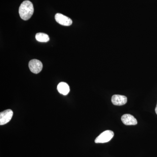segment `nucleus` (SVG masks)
<instances>
[{"mask_svg":"<svg viewBox=\"0 0 157 157\" xmlns=\"http://www.w3.org/2000/svg\"><path fill=\"white\" fill-rule=\"evenodd\" d=\"M29 68L32 73L37 74L42 71L43 65L42 62L38 59L31 60L29 64Z\"/></svg>","mask_w":157,"mask_h":157,"instance_id":"obj_3","label":"nucleus"},{"mask_svg":"<svg viewBox=\"0 0 157 157\" xmlns=\"http://www.w3.org/2000/svg\"><path fill=\"white\" fill-rule=\"evenodd\" d=\"M112 104L116 106H122L126 104L127 98L124 96L114 95L111 99Z\"/></svg>","mask_w":157,"mask_h":157,"instance_id":"obj_6","label":"nucleus"},{"mask_svg":"<svg viewBox=\"0 0 157 157\" xmlns=\"http://www.w3.org/2000/svg\"><path fill=\"white\" fill-rule=\"evenodd\" d=\"M57 90L59 93L63 95H67L70 92V89L68 84L64 82H61L57 86Z\"/></svg>","mask_w":157,"mask_h":157,"instance_id":"obj_8","label":"nucleus"},{"mask_svg":"<svg viewBox=\"0 0 157 157\" xmlns=\"http://www.w3.org/2000/svg\"><path fill=\"white\" fill-rule=\"evenodd\" d=\"M36 39L40 42H47L49 40L48 35L43 33H38L36 34Z\"/></svg>","mask_w":157,"mask_h":157,"instance_id":"obj_9","label":"nucleus"},{"mask_svg":"<svg viewBox=\"0 0 157 157\" xmlns=\"http://www.w3.org/2000/svg\"><path fill=\"white\" fill-rule=\"evenodd\" d=\"M121 121L126 125H135L137 124V120L133 116L129 114H124L121 117Z\"/></svg>","mask_w":157,"mask_h":157,"instance_id":"obj_7","label":"nucleus"},{"mask_svg":"<svg viewBox=\"0 0 157 157\" xmlns=\"http://www.w3.org/2000/svg\"><path fill=\"white\" fill-rule=\"evenodd\" d=\"M13 115V111L10 109L1 112L0 113V125H3L9 123L12 118Z\"/></svg>","mask_w":157,"mask_h":157,"instance_id":"obj_4","label":"nucleus"},{"mask_svg":"<svg viewBox=\"0 0 157 157\" xmlns=\"http://www.w3.org/2000/svg\"><path fill=\"white\" fill-rule=\"evenodd\" d=\"M114 136V133L110 130H107L101 133L95 140L96 143H104L109 142Z\"/></svg>","mask_w":157,"mask_h":157,"instance_id":"obj_2","label":"nucleus"},{"mask_svg":"<svg viewBox=\"0 0 157 157\" xmlns=\"http://www.w3.org/2000/svg\"><path fill=\"white\" fill-rule=\"evenodd\" d=\"M155 111L156 113L157 114V104L156 107L155 109Z\"/></svg>","mask_w":157,"mask_h":157,"instance_id":"obj_10","label":"nucleus"},{"mask_svg":"<svg viewBox=\"0 0 157 157\" xmlns=\"http://www.w3.org/2000/svg\"><path fill=\"white\" fill-rule=\"evenodd\" d=\"M56 21L59 24L64 26H70L72 24L73 21L70 17L60 13H57L55 15Z\"/></svg>","mask_w":157,"mask_h":157,"instance_id":"obj_5","label":"nucleus"},{"mask_svg":"<svg viewBox=\"0 0 157 157\" xmlns=\"http://www.w3.org/2000/svg\"><path fill=\"white\" fill-rule=\"evenodd\" d=\"M34 11L33 5L29 1L23 2L19 8V14L21 19L28 20L33 16Z\"/></svg>","mask_w":157,"mask_h":157,"instance_id":"obj_1","label":"nucleus"}]
</instances>
